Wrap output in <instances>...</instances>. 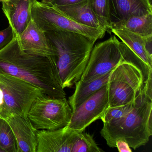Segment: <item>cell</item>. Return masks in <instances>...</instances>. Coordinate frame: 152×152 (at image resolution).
Instances as JSON below:
<instances>
[{
  "instance_id": "cell-25",
  "label": "cell",
  "mask_w": 152,
  "mask_h": 152,
  "mask_svg": "<svg viewBox=\"0 0 152 152\" xmlns=\"http://www.w3.org/2000/svg\"><path fill=\"white\" fill-rule=\"evenodd\" d=\"M83 1L84 0H52L50 4L55 7H57L71 5Z\"/></svg>"
},
{
  "instance_id": "cell-27",
  "label": "cell",
  "mask_w": 152,
  "mask_h": 152,
  "mask_svg": "<svg viewBox=\"0 0 152 152\" xmlns=\"http://www.w3.org/2000/svg\"><path fill=\"white\" fill-rule=\"evenodd\" d=\"M52 0H42L41 2L44 4H50Z\"/></svg>"
},
{
  "instance_id": "cell-17",
  "label": "cell",
  "mask_w": 152,
  "mask_h": 152,
  "mask_svg": "<svg viewBox=\"0 0 152 152\" xmlns=\"http://www.w3.org/2000/svg\"><path fill=\"white\" fill-rule=\"evenodd\" d=\"M112 72V71H111ZM111 72L89 81L79 80L75 83L74 93L69 98L72 111L107 84Z\"/></svg>"
},
{
  "instance_id": "cell-26",
  "label": "cell",
  "mask_w": 152,
  "mask_h": 152,
  "mask_svg": "<svg viewBox=\"0 0 152 152\" xmlns=\"http://www.w3.org/2000/svg\"><path fill=\"white\" fill-rule=\"evenodd\" d=\"M3 103V93L2 90L0 88V109L1 108Z\"/></svg>"
},
{
  "instance_id": "cell-8",
  "label": "cell",
  "mask_w": 152,
  "mask_h": 152,
  "mask_svg": "<svg viewBox=\"0 0 152 152\" xmlns=\"http://www.w3.org/2000/svg\"><path fill=\"white\" fill-rule=\"evenodd\" d=\"M72 115L66 98H55L43 94L34 100L27 116L36 129L53 130L66 127Z\"/></svg>"
},
{
  "instance_id": "cell-5",
  "label": "cell",
  "mask_w": 152,
  "mask_h": 152,
  "mask_svg": "<svg viewBox=\"0 0 152 152\" xmlns=\"http://www.w3.org/2000/svg\"><path fill=\"white\" fill-rule=\"evenodd\" d=\"M144 72L138 65L125 61L111 72L107 86L108 107L131 103L143 86Z\"/></svg>"
},
{
  "instance_id": "cell-11",
  "label": "cell",
  "mask_w": 152,
  "mask_h": 152,
  "mask_svg": "<svg viewBox=\"0 0 152 152\" xmlns=\"http://www.w3.org/2000/svg\"><path fill=\"white\" fill-rule=\"evenodd\" d=\"M1 118L7 121L15 135L18 152H36L38 130L28 117L9 115Z\"/></svg>"
},
{
  "instance_id": "cell-15",
  "label": "cell",
  "mask_w": 152,
  "mask_h": 152,
  "mask_svg": "<svg viewBox=\"0 0 152 152\" xmlns=\"http://www.w3.org/2000/svg\"><path fill=\"white\" fill-rule=\"evenodd\" d=\"M56 7L66 15L80 24L106 32L93 13L88 0Z\"/></svg>"
},
{
  "instance_id": "cell-28",
  "label": "cell",
  "mask_w": 152,
  "mask_h": 152,
  "mask_svg": "<svg viewBox=\"0 0 152 152\" xmlns=\"http://www.w3.org/2000/svg\"><path fill=\"white\" fill-rule=\"evenodd\" d=\"M7 1V0H0V2H3V1Z\"/></svg>"
},
{
  "instance_id": "cell-21",
  "label": "cell",
  "mask_w": 152,
  "mask_h": 152,
  "mask_svg": "<svg viewBox=\"0 0 152 152\" xmlns=\"http://www.w3.org/2000/svg\"><path fill=\"white\" fill-rule=\"evenodd\" d=\"M93 136L84 131L79 132L72 147L71 152H101Z\"/></svg>"
},
{
  "instance_id": "cell-23",
  "label": "cell",
  "mask_w": 152,
  "mask_h": 152,
  "mask_svg": "<svg viewBox=\"0 0 152 152\" xmlns=\"http://www.w3.org/2000/svg\"><path fill=\"white\" fill-rule=\"evenodd\" d=\"M14 38V33L10 26L6 29L0 31V50L7 46Z\"/></svg>"
},
{
  "instance_id": "cell-29",
  "label": "cell",
  "mask_w": 152,
  "mask_h": 152,
  "mask_svg": "<svg viewBox=\"0 0 152 152\" xmlns=\"http://www.w3.org/2000/svg\"><path fill=\"white\" fill-rule=\"evenodd\" d=\"M0 152H4V151L3 150H1V149H0Z\"/></svg>"
},
{
  "instance_id": "cell-1",
  "label": "cell",
  "mask_w": 152,
  "mask_h": 152,
  "mask_svg": "<svg viewBox=\"0 0 152 152\" xmlns=\"http://www.w3.org/2000/svg\"><path fill=\"white\" fill-rule=\"evenodd\" d=\"M0 73L26 81L51 97L66 98L55 56H42L26 53L20 48L16 38L0 50Z\"/></svg>"
},
{
  "instance_id": "cell-24",
  "label": "cell",
  "mask_w": 152,
  "mask_h": 152,
  "mask_svg": "<svg viewBox=\"0 0 152 152\" xmlns=\"http://www.w3.org/2000/svg\"><path fill=\"white\" fill-rule=\"evenodd\" d=\"M115 148H117L120 152H131L132 148L129 144L124 140H118L115 142Z\"/></svg>"
},
{
  "instance_id": "cell-20",
  "label": "cell",
  "mask_w": 152,
  "mask_h": 152,
  "mask_svg": "<svg viewBox=\"0 0 152 152\" xmlns=\"http://www.w3.org/2000/svg\"><path fill=\"white\" fill-rule=\"evenodd\" d=\"M0 149L4 152H18L15 135L7 123L0 118Z\"/></svg>"
},
{
  "instance_id": "cell-4",
  "label": "cell",
  "mask_w": 152,
  "mask_h": 152,
  "mask_svg": "<svg viewBox=\"0 0 152 152\" xmlns=\"http://www.w3.org/2000/svg\"><path fill=\"white\" fill-rule=\"evenodd\" d=\"M135 55L116 36H112L93 47L80 80L89 81L111 72L124 61L135 63Z\"/></svg>"
},
{
  "instance_id": "cell-9",
  "label": "cell",
  "mask_w": 152,
  "mask_h": 152,
  "mask_svg": "<svg viewBox=\"0 0 152 152\" xmlns=\"http://www.w3.org/2000/svg\"><path fill=\"white\" fill-rule=\"evenodd\" d=\"M108 107L107 84L72 111L69 123L64 127L68 131L81 132L91 124L100 119Z\"/></svg>"
},
{
  "instance_id": "cell-10",
  "label": "cell",
  "mask_w": 152,
  "mask_h": 152,
  "mask_svg": "<svg viewBox=\"0 0 152 152\" xmlns=\"http://www.w3.org/2000/svg\"><path fill=\"white\" fill-rule=\"evenodd\" d=\"M16 38L20 48L26 53L42 56H55L45 32L32 19L24 31Z\"/></svg>"
},
{
  "instance_id": "cell-14",
  "label": "cell",
  "mask_w": 152,
  "mask_h": 152,
  "mask_svg": "<svg viewBox=\"0 0 152 152\" xmlns=\"http://www.w3.org/2000/svg\"><path fill=\"white\" fill-rule=\"evenodd\" d=\"M111 24L134 16L152 14V0H109Z\"/></svg>"
},
{
  "instance_id": "cell-18",
  "label": "cell",
  "mask_w": 152,
  "mask_h": 152,
  "mask_svg": "<svg viewBox=\"0 0 152 152\" xmlns=\"http://www.w3.org/2000/svg\"><path fill=\"white\" fill-rule=\"evenodd\" d=\"M124 28L142 37L152 36V14L134 16L111 24V28Z\"/></svg>"
},
{
  "instance_id": "cell-22",
  "label": "cell",
  "mask_w": 152,
  "mask_h": 152,
  "mask_svg": "<svg viewBox=\"0 0 152 152\" xmlns=\"http://www.w3.org/2000/svg\"><path fill=\"white\" fill-rule=\"evenodd\" d=\"M134 101L125 105L107 107L99 119L104 123L123 117L132 109Z\"/></svg>"
},
{
  "instance_id": "cell-13",
  "label": "cell",
  "mask_w": 152,
  "mask_h": 152,
  "mask_svg": "<svg viewBox=\"0 0 152 152\" xmlns=\"http://www.w3.org/2000/svg\"><path fill=\"white\" fill-rule=\"evenodd\" d=\"M34 0H7L2 2V10L12 27L14 38L26 28L32 18L31 10Z\"/></svg>"
},
{
  "instance_id": "cell-7",
  "label": "cell",
  "mask_w": 152,
  "mask_h": 152,
  "mask_svg": "<svg viewBox=\"0 0 152 152\" xmlns=\"http://www.w3.org/2000/svg\"><path fill=\"white\" fill-rule=\"evenodd\" d=\"M34 23L45 32H71L84 35L97 41L103 38L105 31L85 26L74 21L50 4H44L34 0L31 10Z\"/></svg>"
},
{
  "instance_id": "cell-6",
  "label": "cell",
  "mask_w": 152,
  "mask_h": 152,
  "mask_svg": "<svg viewBox=\"0 0 152 152\" xmlns=\"http://www.w3.org/2000/svg\"><path fill=\"white\" fill-rule=\"evenodd\" d=\"M0 88L3 93L0 118L9 115L28 117L33 103L38 96L43 94L39 88L7 74L0 73Z\"/></svg>"
},
{
  "instance_id": "cell-16",
  "label": "cell",
  "mask_w": 152,
  "mask_h": 152,
  "mask_svg": "<svg viewBox=\"0 0 152 152\" xmlns=\"http://www.w3.org/2000/svg\"><path fill=\"white\" fill-rule=\"evenodd\" d=\"M111 32L118 37L146 65L152 68V58L148 56L146 50V37L133 33L124 28H112Z\"/></svg>"
},
{
  "instance_id": "cell-19",
  "label": "cell",
  "mask_w": 152,
  "mask_h": 152,
  "mask_svg": "<svg viewBox=\"0 0 152 152\" xmlns=\"http://www.w3.org/2000/svg\"><path fill=\"white\" fill-rule=\"evenodd\" d=\"M91 7L102 27L111 32V19L109 0H88Z\"/></svg>"
},
{
  "instance_id": "cell-2",
  "label": "cell",
  "mask_w": 152,
  "mask_h": 152,
  "mask_svg": "<svg viewBox=\"0 0 152 152\" xmlns=\"http://www.w3.org/2000/svg\"><path fill=\"white\" fill-rule=\"evenodd\" d=\"M152 75L138 92L132 110L123 117L104 123L101 136L108 146L115 148L118 140L136 150L145 145L152 135Z\"/></svg>"
},
{
  "instance_id": "cell-3",
  "label": "cell",
  "mask_w": 152,
  "mask_h": 152,
  "mask_svg": "<svg viewBox=\"0 0 152 152\" xmlns=\"http://www.w3.org/2000/svg\"><path fill=\"white\" fill-rule=\"evenodd\" d=\"M56 60L62 86L71 88L80 79L96 41L71 32H45Z\"/></svg>"
},
{
  "instance_id": "cell-12",
  "label": "cell",
  "mask_w": 152,
  "mask_h": 152,
  "mask_svg": "<svg viewBox=\"0 0 152 152\" xmlns=\"http://www.w3.org/2000/svg\"><path fill=\"white\" fill-rule=\"evenodd\" d=\"M78 132L64 128L53 130H38L36 152H71Z\"/></svg>"
}]
</instances>
